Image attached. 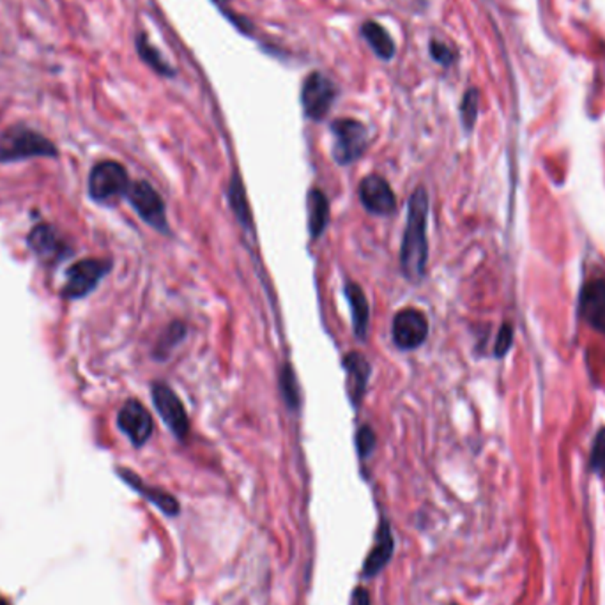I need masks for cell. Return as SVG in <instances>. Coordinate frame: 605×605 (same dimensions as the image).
Here are the masks:
<instances>
[{
  "label": "cell",
  "instance_id": "cell-1",
  "mask_svg": "<svg viewBox=\"0 0 605 605\" xmlns=\"http://www.w3.org/2000/svg\"><path fill=\"white\" fill-rule=\"evenodd\" d=\"M427 217H429V195L423 186L416 188L409 199L407 226L400 246V268L404 277L416 284L425 277L429 260L427 241Z\"/></svg>",
  "mask_w": 605,
  "mask_h": 605
},
{
  "label": "cell",
  "instance_id": "cell-2",
  "mask_svg": "<svg viewBox=\"0 0 605 605\" xmlns=\"http://www.w3.org/2000/svg\"><path fill=\"white\" fill-rule=\"evenodd\" d=\"M57 148L27 126H11L0 135V163L27 158H55Z\"/></svg>",
  "mask_w": 605,
  "mask_h": 605
},
{
  "label": "cell",
  "instance_id": "cell-3",
  "mask_svg": "<svg viewBox=\"0 0 605 605\" xmlns=\"http://www.w3.org/2000/svg\"><path fill=\"white\" fill-rule=\"evenodd\" d=\"M132 183L126 168L117 161H101L94 165L89 175V195L99 204L126 197Z\"/></svg>",
  "mask_w": 605,
  "mask_h": 605
},
{
  "label": "cell",
  "instance_id": "cell-4",
  "mask_svg": "<svg viewBox=\"0 0 605 605\" xmlns=\"http://www.w3.org/2000/svg\"><path fill=\"white\" fill-rule=\"evenodd\" d=\"M331 133L335 137L333 158L338 165L354 163L369 148V132L360 121L337 119L331 123Z\"/></svg>",
  "mask_w": 605,
  "mask_h": 605
},
{
  "label": "cell",
  "instance_id": "cell-5",
  "mask_svg": "<svg viewBox=\"0 0 605 605\" xmlns=\"http://www.w3.org/2000/svg\"><path fill=\"white\" fill-rule=\"evenodd\" d=\"M112 264L101 259H85L75 262L66 275V282L63 287V296L70 300H80L90 294L98 284L108 275Z\"/></svg>",
  "mask_w": 605,
  "mask_h": 605
},
{
  "label": "cell",
  "instance_id": "cell-6",
  "mask_svg": "<svg viewBox=\"0 0 605 605\" xmlns=\"http://www.w3.org/2000/svg\"><path fill=\"white\" fill-rule=\"evenodd\" d=\"M152 402H154L158 414L161 416L165 425L170 429V432L181 441L186 439L190 432V420H188L183 402L170 389L168 384L165 382L152 384Z\"/></svg>",
  "mask_w": 605,
  "mask_h": 605
},
{
  "label": "cell",
  "instance_id": "cell-7",
  "mask_svg": "<svg viewBox=\"0 0 605 605\" xmlns=\"http://www.w3.org/2000/svg\"><path fill=\"white\" fill-rule=\"evenodd\" d=\"M132 208L137 215L152 228L161 234H168V222L165 213V204L159 193L152 188L148 181H137L130 186L126 193Z\"/></svg>",
  "mask_w": 605,
  "mask_h": 605
},
{
  "label": "cell",
  "instance_id": "cell-8",
  "mask_svg": "<svg viewBox=\"0 0 605 605\" xmlns=\"http://www.w3.org/2000/svg\"><path fill=\"white\" fill-rule=\"evenodd\" d=\"M429 337V320L418 308H404L393 319V340L398 349H418Z\"/></svg>",
  "mask_w": 605,
  "mask_h": 605
},
{
  "label": "cell",
  "instance_id": "cell-9",
  "mask_svg": "<svg viewBox=\"0 0 605 605\" xmlns=\"http://www.w3.org/2000/svg\"><path fill=\"white\" fill-rule=\"evenodd\" d=\"M335 98H337V87L328 76L322 73H311L304 80L302 103L306 117L313 121L324 119L331 105L335 103Z\"/></svg>",
  "mask_w": 605,
  "mask_h": 605
},
{
  "label": "cell",
  "instance_id": "cell-10",
  "mask_svg": "<svg viewBox=\"0 0 605 605\" xmlns=\"http://www.w3.org/2000/svg\"><path fill=\"white\" fill-rule=\"evenodd\" d=\"M117 425L137 448L144 447L151 439L154 430L151 413L133 398L121 407L117 414Z\"/></svg>",
  "mask_w": 605,
  "mask_h": 605
},
{
  "label": "cell",
  "instance_id": "cell-11",
  "mask_svg": "<svg viewBox=\"0 0 605 605\" xmlns=\"http://www.w3.org/2000/svg\"><path fill=\"white\" fill-rule=\"evenodd\" d=\"M358 195L363 208L372 215L388 217L393 215L396 209V199L389 183L378 174L363 177L358 188Z\"/></svg>",
  "mask_w": 605,
  "mask_h": 605
},
{
  "label": "cell",
  "instance_id": "cell-12",
  "mask_svg": "<svg viewBox=\"0 0 605 605\" xmlns=\"http://www.w3.org/2000/svg\"><path fill=\"white\" fill-rule=\"evenodd\" d=\"M27 241L38 259L47 264H55L72 253L64 237L48 224H39L32 228Z\"/></svg>",
  "mask_w": 605,
  "mask_h": 605
},
{
  "label": "cell",
  "instance_id": "cell-13",
  "mask_svg": "<svg viewBox=\"0 0 605 605\" xmlns=\"http://www.w3.org/2000/svg\"><path fill=\"white\" fill-rule=\"evenodd\" d=\"M393 550H395V538H393L391 526H389L388 521H380L378 533H376V543H374L372 550L369 552V556L365 559L362 575L365 579L376 577L378 574H380L386 568V565L391 561Z\"/></svg>",
  "mask_w": 605,
  "mask_h": 605
},
{
  "label": "cell",
  "instance_id": "cell-14",
  "mask_svg": "<svg viewBox=\"0 0 605 605\" xmlns=\"http://www.w3.org/2000/svg\"><path fill=\"white\" fill-rule=\"evenodd\" d=\"M344 369L347 372V395L354 407H358L367 391L372 367L362 353H349L344 358Z\"/></svg>",
  "mask_w": 605,
  "mask_h": 605
},
{
  "label": "cell",
  "instance_id": "cell-15",
  "mask_svg": "<svg viewBox=\"0 0 605 605\" xmlns=\"http://www.w3.org/2000/svg\"><path fill=\"white\" fill-rule=\"evenodd\" d=\"M581 315L597 331L605 333V280L597 278L581 293Z\"/></svg>",
  "mask_w": 605,
  "mask_h": 605
},
{
  "label": "cell",
  "instance_id": "cell-16",
  "mask_svg": "<svg viewBox=\"0 0 605 605\" xmlns=\"http://www.w3.org/2000/svg\"><path fill=\"white\" fill-rule=\"evenodd\" d=\"M117 473H119V476H121L132 489H135L141 496H144L149 503H152L158 510H161L165 516H168V517L179 516L181 507H179V501H177L174 496H170L168 492H165V490H161V489H158V487L146 485L135 473H132V471H128V469H117Z\"/></svg>",
  "mask_w": 605,
  "mask_h": 605
},
{
  "label": "cell",
  "instance_id": "cell-17",
  "mask_svg": "<svg viewBox=\"0 0 605 605\" xmlns=\"http://www.w3.org/2000/svg\"><path fill=\"white\" fill-rule=\"evenodd\" d=\"M345 296H347V302L351 304L354 335H356L358 340H365L367 331H369V320H371V306L367 302V296H365L363 289L358 284H353V282H349L345 285Z\"/></svg>",
  "mask_w": 605,
  "mask_h": 605
},
{
  "label": "cell",
  "instance_id": "cell-18",
  "mask_svg": "<svg viewBox=\"0 0 605 605\" xmlns=\"http://www.w3.org/2000/svg\"><path fill=\"white\" fill-rule=\"evenodd\" d=\"M329 224V202L328 197L313 188L308 193V228H310V235L313 239L320 237V234L324 232V228L328 227Z\"/></svg>",
  "mask_w": 605,
  "mask_h": 605
},
{
  "label": "cell",
  "instance_id": "cell-19",
  "mask_svg": "<svg viewBox=\"0 0 605 605\" xmlns=\"http://www.w3.org/2000/svg\"><path fill=\"white\" fill-rule=\"evenodd\" d=\"M365 39L369 41V45L372 47V50L378 54L380 59L388 61L395 55V43L391 41L389 34L376 23V21H367L362 29Z\"/></svg>",
  "mask_w": 605,
  "mask_h": 605
},
{
  "label": "cell",
  "instance_id": "cell-20",
  "mask_svg": "<svg viewBox=\"0 0 605 605\" xmlns=\"http://www.w3.org/2000/svg\"><path fill=\"white\" fill-rule=\"evenodd\" d=\"M228 200H230V209L234 211V215L237 217V220L244 227H251V213H250V206H248V200H246L244 186H243L239 175H234L230 179V184H228Z\"/></svg>",
  "mask_w": 605,
  "mask_h": 605
},
{
  "label": "cell",
  "instance_id": "cell-21",
  "mask_svg": "<svg viewBox=\"0 0 605 605\" xmlns=\"http://www.w3.org/2000/svg\"><path fill=\"white\" fill-rule=\"evenodd\" d=\"M280 391H282V396L287 407L293 411H298L302 404V391H300V382L296 378V372L291 363H285L280 371Z\"/></svg>",
  "mask_w": 605,
  "mask_h": 605
},
{
  "label": "cell",
  "instance_id": "cell-22",
  "mask_svg": "<svg viewBox=\"0 0 605 605\" xmlns=\"http://www.w3.org/2000/svg\"><path fill=\"white\" fill-rule=\"evenodd\" d=\"M188 335V329L184 326V322H172L161 335V338L158 340V345H156V353L154 356L156 358H165L184 337Z\"/></svg>",
  "mask_w": 605,
  "mask_h": 605
},
{
  "label": "cell",
  "instance_id": "cell-23",
  "mask_svg": "<svg viewBox=\"0 0 605 605\" xmlns=\"http://www.w3.org/2000/svg\"><path fill=\"white\" fill-rule=\"evenodd\" d=\"M137 48H139V54H141V57H142V61L144 63H148V66H151L152 70L154 72H158L159 75H166V76H172L174 75V72H172V68L161 59V55H159V52L152 47L151 43L148 41V38L142 34V36H139V39H137Z\"/></svg>",
  "mask_w": 605,
  "mask_h": 605
},
{
  "label": "cell",
  "instance_id": "cell-24",
  "mask_svg": "<svg viewBox=\"0 0 605 605\" xmlns=\"http://www.w3.org/2000/svg\"><path fill=\"white\" fill-rule=\"evenodd\" d=\"M376 441H378L376 432L369 425H363L356 434V448H358L360 458L365 460L372 455L374 448H376Z\"/></svg>",
  "mask_w": 605,
  "mask_h": 605
},
{
  "label": "cell",
  "instance_id": "cell-25",
  "mask_svg": "<svg viewBox=\"0 0 605 605\" xmlns=\"http://www.w3.org/2000/svg\"><path fill=\"white\" fill-rule=\"evenodd\" d=\"M476 114H478V92L473 89L464 96V101H462V123L467 130L473 128L476 121Z\"/></svg>",
  "mask_w": 605,
  "mask_h": 605
},
{
  "label": "cell",
  "instance_id": "cell-26",
  "mask_svg": "<svg viewBox=\"0 0 605 605\" xmlns=\"http://www.w3.org/2000/svg\"><path fill=\"white\" fill-rule=\"evenodd\" d=\"M592 464L595 473L605 480V429L599 432L595 445H593V454H592Z\"/></svg>",
  "mask_w": 605,
  "mask_h": 605
},
{
  "label": "cell",
  "instance_id": "cell-27",
  "mask_svg": "<svg viewBox=\"0 0 605 605\" xmlns=\"http://www.w3.org/2000/svg\"><path fill=\"white\" fill-rule=\"evenodd\" d=\"M430 55L434 57V61H438L443 66H448L454 61V55L448 50V47H445L443 43H438V41L430 43Z\"/></svg>",
  "mask_w": 605,
  "mask_h": 605
},
{
  "label": "cell",
  "instance_id": "cell-28",
  "mask_svg": "<svg viewBox=\"0 0 605 605\" xmlns=\"http://www.w3.org/2000/svg\"><path fill=\"white\" fill-rule=\"evenodd\" d=\"M512 338H514V331L510 326H503L501 331H499V337H498V342H496V354L498 356H503L510 345H512Z\"/></svg>",
  "mask_w": 605,
  "mask_h": 605
},
{
  "label": "cell",
  "instance_id": "cell-29",
  "mask_svg": "<svg viewBox=\"0 0 605 605\" xmlns=\"http://www.w3.org/2000/svg\"><path fill=\"white\" fill-rule=\"evenodd\" d=\"M351 605H371V597L369 592L363 586L354 588L353 597H351Z\"/></svg>",
  "mask_w": 605,
  "mask_h": 605
},
{
  "label": "cell",
  "instance_id": "cell-30",
  "mask_svg": "<svg viewBox=\"0 0 605 605\" xmlns=\"http://www.w3.org/2000/svg\"><path fill=\"white\" fill-rule=\"evenodd\" d=\"M0 605H9V602H7L5 599H2V597H0Z\"/></svg>",
  "mask_w": 605,
  "mask_h": 605
},
{
  "label": "cell",
  "instance_id": "cell-31",
  "mask_svg": "<svg viewBox=\"0 0 605 605\" xmlns=\"http://www.w3.org/2000/svg\"><path fill=\"white\" fill-rule=\"evenodd\" d=\"M215 2H218V4H226L227 0H215Z\"/></svg>",
  "mask_w": 605,
  "mask_h": 605
}]
</instances>
